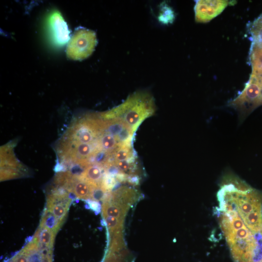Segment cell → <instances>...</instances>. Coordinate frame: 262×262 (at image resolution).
<instances>
[{"label":"cell","mask_w":262,"mask_h":262,"mask_svg":"<svg viewBox=\"0 0 262 262\" xmlns=\"http://www.w3.org/2000/svg\"><path fill=\"white\" fill-rule=\"evenodd\" d=\"M217 197L222 210H234L252 233L262 236V192L232 173L222 178Z\"/></svg>","instance_id":"1"},{"label":"cell","mask_w":262,"mask_h":262,"mask_svg":"<svg viewBox=\"0 0 262 262\" xmlns=\"http://www.w3.org/2000/svg\"><path fill=\"white\" fill-rule=\"evenodd\" d=\"M219 225L234 262H248L258 241L234 210H222L217 207Z\"/></svg>","instance_id":"2"},{"label":"cell","mask_w":262,"mask_h":262,"mask_svg":"<svg viewBox=\"0 0 262 262\" xmlns=\"http://www.w3.org/2000/svg\"><path fill=\"white\" fill-rule=\"evenodd\" d=\"M156 111L153 97L147 91L136 92L121 104L110 110L100 113L105 119L122 121L135 133L141 124L153 115Z\"/></svg>","instance_id":"3"},{"label":"cell","mask_w":262,"mask_h":262,"mask_svg":"<svg viewBox=\"0 0 262 262\" xmlns=\"http://www.w3.org/2000/svg\"><path fill=\"white\" fill-rule=\"evenodd\" d=\"M262 104V76L251 74L244 89L229 105L236 110L240 120Z\"/></svg>","instance_id":"4"},{"label":"cell","mask_w":262,"mask_h":262,"mask_svg":"<svg viewBox=\"0 0 262 262\" xmlns=\"http://www.w3.org/2000/svg\"><path fill=\"white\" fill-rule=\"evenodd\" d=\"M97 44L95 32L85 28L78 29L68 44L67 56L74 60L86 59L92 53Z\"/></svg>","instance_id":"5"},{"label":"cell","mask_w":262,"mask_h":262,"mask_svg":"<svg viewBox=\"0 0 262 262\" xmlns=\"http://www.w3.org/2000/svg\"><path fill=\"white\" fill-rule=\"evenodd\" d=\"M251 45L249 61L252 71L262 74V14L248 26Z\"/></svg>","instance_id":"6"},{"label":"cell","mask_w":262,"mask_h":262,"mask_svg":"<svg viewBox=\"0 0 262 262\" xmlns=\"http://www.w3.org/2000/svg\"><path fill=\"white\" fill-rule=\"evenodd\" d=\"M230 2L228 0L196 1L194 11L195 19L197 22H207L219 15Z\"/></svg>","instance_id":"7"},{"label":"cell","mask_w":262,"mask_h":262,"mask_svg":"<svg viewBox=\"0 0 262 262\" xmlns=\"http://www.w3.org/2000/svg\"><path fill=\"white\" fill-rule=\"evenodd\" d=\"M48 24L52 40L56 45H63L69 40L67 25L59 11H54L49 15Z\"/></svg>","instance_id":"8"},{"label":"cell","mask_w":262,"mask_h":262,"mask_svg":"<svg viewBox=\"0 0 262 262\" xmlns=\"http://www.w3.org/2000/svg\"><path fill=\"white\" fill-rule=\"evenodd\" d=\"M139 197V192L136 189L131 187L121 186L112 192L110 199L107 201L130 209Z\"/></svg>","instance_id":"9"},{"label":"cell","mask_w":262,"mask_h":262,"mask_svg":"<svg viewBox=\"0 0 262 262\" xmlns=\"http://www.w3.org/2000/svg\"><path fill=\"white\" fill-rule=\"evenodd\" d=\"M103 167L98 164H90L85 168L79 179L93 185H101L103 178Z\"/></svg>","instance_id":"10"},{"label":"cell","mask_w":262,"mask_h":262,"mask_svg":"<svg viewBox=\"0 0 262 262\" xmlns=\"http://www.w3.org/2000/svg\"><path fill=\"white\" fill-rule=\"evenodd\" d=\"M129 208L122 206L111 202H104L102 206L103 217L112 216L124 219Z\"/></svg>","instance_id":"11"},{"label":"cell","mask_w":262,"mask_h":262,"mask_svg":"<svg viewBox=\"0 0 262 262\" xmlns=\"http://www.w3.org/2000/svg\"><path fill=\"white\" fill-rule=\"evenodd\" d=\"M93 185L88 182L79 179V180L76 181L73 185L72 191L76 197L88 199L90 198Z\"/></svg>","instance_id":"12"},{"label":"cell","mask_w":262,"mask_h":262,"mask_svg":"<svg viewBox=\"0 0 262 262\" xmlns=\"http://www.w3.org/2000/svg\"><path fill=\"white\" fill-rule=\"evenodd\" d=\"M112 162L128 160L134 158L132 145H122L117 148L111 155Z\"/></svg>","instance_id":"13"},{"label":"cell","mask_w":262,"mask_h":262,"mask_svg":"<svg viewBox=\"0 0 262 262\" xmlns=\"http://www.w3.org/2000/svg\"><path fill=\"white\" fill-rule=\"evenodd\" d=\"M61 223L52 213L48 211L44 213L40 227L41 228H45L56 232Z\"/></svg>","instance_id":"14"},{"label":"cell","mask_w":262,"mask_h":262,"mask_svg":"<svg viewBox=\"0 0 262 262\" xmlns=\"http://www.w3.org/2000/svg\"><path fill=\"white\" fill-rule=\"evenodd\" d=\"M104 218L111 236L115 233L123 232L124 219L112 216H106Z\"/></svg>","instance_id":"15"},{"label":"cell","mask_w":262,"mask_h":262,"mask_svg":"<svg viewBox=\"0 0 262 262\" xmlns=\"http://www.w3.org/2000/svg\"><path fill=\"white\" fill-rule=\"evenodd\" d=\"M42 229L37 236L41 246L51 249L56 232L45 228Z\"/></svg>","instance_id":"16"},{"label":"cell","mask_w":262,"mask_h":262,"mask_svg":"<svg viewBox=\"0 0 262 262\" xmlns=\"http://www.w3.org/2000/svg\"><path fill=\"white\" fill-rule=\"evenodd\" d=\"M159 16L160 21L164 24L172 23L175 19L174 11L168 5L165 4L162 5Z\"/></svg>","instance_id":"17"},{"label":"cell","mask_w":262,"mask_h":262,"mask_svg":"<svg viewBox=\"0 0 262 262\" xmlns=\"http://www.w3.org/2000/svg\"><path fill=\"white\" fill-rule=\"evenodd\" d=\"M257 240L258 245L248 262H262V237Z\"/></svg>","instance_id":"18"},{"label":"cell","mask_w":262,"mask_h":262,"mask_svg":"<svg viewBox=\"0 0 262 262\" xmlns=\"http://www.w3.org/2000/svg\"><path fill=\"white\" fill-rule=\"evenodd\" d=\"M88 204L91 209H92L95 212L97 213L99 212L100 207L98 202L93 200H90L88 201Z\"/></svg>","instance_id":"19"}]
</instances>
